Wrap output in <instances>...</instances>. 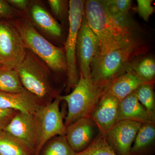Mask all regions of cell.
<instances>
[{
    "instance_id": "29",
    "label": "cell",
    "mask_w": 155,
    "mask_h": 155,
    "mask_svg": "<svg viewBox=\"0 0 155 155\" xmlns=\"http://www.w3.org/2000/svg\"><path fill=\"white\" fill-rule=\"evenodd\" d=\"M18 112L10 109L0 108V130H3Z\"/></svg>"
},
{
    "instance_id": "5",
    "label": "cell",
    "mask_w": 155,
    "mask_h": 155,
    "mask_svg": "<svg viewBox=\"0 0 155 155\" xmlns=\"http://www.w3.org/2000/svg\"><path fill=\"white\" fill-rule=\"evenodd\" d=\"M140 51L138 47L98 54L92 62L91 76L98 83H110L129 70L130 62Z\"/></svg>"
},
{
    "instance_id": "15",
    "label": "cell",
    "mask_w": 155,
    "mask_h": 155,
    "mask_svg": "<svg viewBox=\"0 0 155 155\" xmlns=\"http://www.w3.org/2000/svg\"><path fill=\"white\" fill-rule=\"evenodd\" d=\"M147 82H150L142 78L132 69H129L111 81L106 92L120 102L135 91L139 87Z\"/></svg>"
},
{
    "instance_id": "7",
    "label": "cell",
    "mask_w": 155,
    "mask_h": 155,
    "mask_svg": "<svg viewBox=\"0 0 155 155\" xmlns=\"http://www.w3.org/2000/svg\"><path fill=\"white\" fill-rule=\"evenodd\" d=\"M85 2L82 0L69 2V32L64 48L67 64V94L75 88L80 78L76 60V46L78 31L84 13Z\"/></svg>"
},
{
    "instance_id": "4",
    "label": "cell",
    "mask_w": 155,
    "mask_h": 155,
    "mask_svg": "<svg viewBox=\"0 0 155 155\" xmlns=\"http://www.w3.org/2000/svg\"><path fill=\"white\" fill-rule=\"evenodd\" d=\"M110 83H98L91 75L84 77L80 75L77 85L72 91L60 96L68 106V113L64 122L65 127L81 118H90Z\"/></svg>"
},
{
    "instance_id": "30",
    "label": "cell",
    "mask_w": 155,
    "mask_h": 155,
    "mask_svg": "<svg viewBox=\"0 0 155 155\" xmlns=\"http://www.w3.org/2000/svg\"><path fill=\"white\" fill-rule=\"evenodd\" d=\"M7 2L14 8L25 14L28 11L30 3L28 0H8Z\"/></svg>"
},
{
    "instance_id": "23",
    "label": "cell",
    "mask_w": 155,
    "mask_h": 155,
    "mask_svg": "<svg viewBox=\"0 0 155 155\" xmlns=\"http://www.w3.org/2000/svg\"><path fill=\"white\" fill-rule=\"evenodd\" d=\"M101 2L105 9L113 16L121 19L130 20L129 13L132 6V1L103 0Z\"/></svg>"
},
{
    "instance_id": "20",
    "label": "cell",
    "mask_w": 155,
    "mask_h": 155,
    "mask_svg": "<svg viewBox=\"0 0 155 155\" xmlns=\"http://www.w3.org/2000/svg\"><path fill=\"white\" fill-rule=\"evenodd\" d=\"M69 145L65 135L53 137L45 144L39 155H76Z\"/></svg>"
},
{
    "instance_id": "27",
    "label": "cell",
    "mask_w": 155,
    "mask_h": 155,
    "mask_svg": "<svg viewBox=\"0 0 155 155\" xmlns=\"http://www.w3.org/2000/svg\"><path fill=\"white\" fill-rule=\"evenodd\" d=\"M152 0H137V11L139 15L145 21H148L153 12Z\"/></svg>"
},
{
    "instance_id": "9",
    "label": "cell",
    "mask_w": 155,
    "mask_h": 155,
    "mask_svg": "<svg viewBox=\"0 0 155 155\" xmlns=\"http://www.w3.org/2000/svg\"><path fill=\"white\" fill-rule=\"evenodd\" d=\"M99 49L98 38L89 25L84 13L78 31L76 46L80 75L84 77L90 76L92 62L98 54Z\"/></svg>"
},
{
    "instance_id": "28",
    "label": "cell",
    "mask_w": 155,
    "mask_h": 155,
    "mask_svg": "<svg viewBox=\"0 0 155 155\" xmlns=\"http://www.w3.org/2000/svg\"><path fill=\"white\" fill-rule=\"evenodd\" d=\"M48 2L53 14L58 19H62L66 10V1L48 0Z\"/></svg>"
},
{
    "instance_id": "21",
    "label": "cell",
    "mask_w": 155,
    "mask_h": 155,
    "mask_svg": "<svg viewBox=\"0 0 155 155\" xmlns=\"http://www.w3.org/2000/svg\"><path fill=\"white\" fill-rule=\"evenodd\" d=\"M154 82H147L139 87L134 91L139 102L155 119V98Z\"/></svg>"
},
{
    "instance_id": "17",
    "label": "cell",
    "mask_w": 155,
    "mask_h": 155,
    "mask_svg": "<svg viewBox=\"0 0 155 155\" xmlns=\"http://www.w3.org/2000/svg\"><path fill=\"white\" fill-rule=\"evenodd\" d=\"M129 120L141 124L155 121L139 101L133 92L119 103L117 115V122Z\"/></svg>"
},
{
    "instance_id": "2",
    "label": "cell",
    "mask_w": 155,
    "mask_h": 155,
    "mask_svg": "<svg viewBox=\"0 0 155 155\" xmlns=\"http://www.w3.org/2000/svg\"><path fill=\"white\" fill-rule=\"evenodd\" d=\"M22 86L41 106L52 102L61 95L56 85L58 80L48 66L29 50L15 68Z\"/></svg>"
},
{
    "instance_id": "6",
    "label": "cell",
    "mask_w": 155,
    "mask_h": 155,
    "mask_svg": "<svg viewBox=\"0 0 155 155\" xmlns=\"http://www.w3.org/2000/svg\"><path fill=\"white\" fill-rule=\"evenodd\" d=\"M60 96L49 104L40 107L34 114L35 127L34 155H39L45 144L53 137L66 134L64 115L60 108L62 101Z\"/></svg>"
},
{
    "instance_id": "1",
    "label": "cell",
    "mask_w": 155,
    "mask_h": 155,
    "mask_svg": "<svg viewBox=\"0 0 155 155\" xmlns=\"http://www.w3.org/2000/svg\"><path fill=\"white\" fill-rule=\"evenodd\" d=\"M84 14L100 42L98 54L140 47L130 20L117 18L105 9L101 1H85Z\"/></svg>"
},
{
    "instance_id": "14",
    "label": "cell",
    "mask_w": 155,
    "mask_h": 155,
    "mask_svg": "<svg viewBox=\"0 0 155 155\" xmlns=\"http://www.w3.org/2000/svg\"><path fill=\"white\" fill-rule=\"evenodd\" d=\"M26 13L35 27L40 29L48 36L58 38L62 35L61 25L41 5L35 2H30Z\"/></svg>"
},
{
    "instance_id": "13",
    "label": "cell",
    "mask_w": 155,
    "mask_h": 155,
    "mask_svg": "<svg viewBox=\"0 0 155 155\" xmlns=\"http://www.w3.org/2000/svg\"><path fill=\"white\" fill-rule=\"evenodd\" d=\"M119 103V100L105 92L91 115L99 133L104 136L117 122Z\"/></svg>"
},
{
    "instance_id": "18",
    "label": "cell",
    "mask_w": 155,
    "mask_h": 155,
    "mask_svg": "<svg viewBox=\"0 0 155 155\" xmlns=\"http://www.w3.org/2000/svg\"><path fill=\"white\" fill-rule=\"evenodd\" d=\"M155 141V121L142 124L139 129L130 155H147L153 149Z\"/></svg>"
},
{
    "instance_id": "12",
    "label": "cell",
    "mask_w": 155,
    "mask_h": 155,
    "mask_svg": "<svg viewBox=\"0 0 155 155\" xmlns=\"http://www.w3.org/2000/svg\"><path fill=\"white\" fill-rule=\"evenodd\" d=\"M96 129V125L90 118H81L66 126L65 136L72 149L79 153L93 141L97 135Z\"/></svg>"
},
{
    "instance_id": "3",
    "label": "cell",
    "mask_w": 155,
    "mask_h": 155,
    "mask_svg": "<svg viewBox=\"0 0 155 155\" xmlns=\"http://www.w3.org/2000/svg\"><path fill=\"white\" fill-rule=\"evenodd\" d=\"M21 38L25 48L32 52L48 66L61 79L67 75L64 48L51 43L38 32L26 14L10 20Z\"/></svg>"
},
{
    "instance_id": "19",
    "label": "cell",
    "mask_w": 155,
    "mask_h": 155,
    "mask_svg": "<svg viewBox=\"0 0 155 155\" xmlns=\"http://www.w3.org/2000/svg\"><path fill=\"white\" fill-rule=\"evenodd\" d=\"M25 91L15 69L0 68V91L19 93Z\"/></svg>"
},
{
    "instance_id": "16",
    "label": "cell",
    "mask_w": 155,
    "mask_h": 155,
    "mask_svg": "<svg viewBox=\"0 0 155 155\" xmlns=\"http://www.w3.org/2000/svg\"><path fill=\"white\" fill-rule=\"evenodd\" d=\"M41 106L36 99L26 91L19 93L0 91V108L35 114Z\"/></svg>"
},
{
    "instance_id": "25",
    "label": "cell",
    "mask_w": 155,
    "mask_h": 155,
    "mask_svg": "<svg viewBox=\"0 0 155 155\" xmlns=\"http://www.w3.org/2000/svg\"><path fill=\"white\" fill-rule=\"evenodd\" d=\"M137 75L148 82H154L155 62L153 58H144L130 67Z\"/></svg>"
},
{
    "instance_id": "26",
    "label": "cell",
    "mask_w": 155,
    "mask_h": 155,
    "mask_svg": "<svg viewBox=\"0 0 155 155\" xmlns=\"http://www.w3.org/2000/svg\"><path fill=\"white\" fill-rule=\"evenodd\" d=\"M26 14L14 8L7 1L0 0V19L13 20Z\"/></svg>"
},
{
    "instance_id": "10",
    "label": "cell",
    "mask_w": 155,
    "mask_h": 155,
    "mask_svg": "<svg viewBox=\"0 0 155 155\" xmlns=\"http://www.w3.org/2000/svg\"><path fill=\"white\" fill-rule=\"evenodd\" d=\"M3 130L22 144L31 155H34L35 139L34 114L18 111Z\"/></svg>"
},
{
    "instance_id": "8",
    "label": "cell",
    "mask_w": 155,
    "mask_h": 155,
    "mask_svg": "<svg viewBox=\"0 0 155 155\" xmlns=\"http://www.w3.org/2000/svg\"><path fill=\"white\" fill-rule=\"evenodd\" d=\"M26 50L11 21L0 19V64L3 68L15 69L25 58Z\"/></svg>"
},
{
    "instance_id": "24",
    "label": "cell",
    "mask_w": 155,
    "mask_h": 155,
    "mask_svg": "<svg viewBox=\"0 0 155 155\" xmlns=\"http://www.w3.org/2000/svg\"><path fill=\"white\" fill-rule=\"evenodd\" d=\"M76 155H117L106 140L105 137L100 133L91 144Z\"/></svg>"
},
{
    "instance_id": "11",
    "label": "cell",
    "mask_w": 155,
    "mask_h": 155,
    "mask_svg": "<svg viewBox=\"0 0 155 155\" xmlns=\"http://www.w3.org/2000/svg\"><path fill=\"white\" fill-rule=\"evenodd\" d=\"M141 123L129 120L119 121L105 135L108 144L117 155H130Z\"/></svg>"
},
{
    "instance_id": "31",
    "label": "cell",
    "mask_w": 155,
    "mask_h": 155,
    "mask_svg": "<svg viewBox=\"0 0 155 155\" xmlns=\"http://www.w3.org/2000/svg\"><path fill=\"white\" fill-rule=\"evenodd\" d=\"M3 68V65L2 64H0V68Z\"/></svg>"
},
{
    "instance_id": "22",
    "label": "cell",
    "mask_w": 155,
    "mask_h": 155,
    "mask_svg": "<svg viewBox=\"0 0 155 155\" xmlns=\"http://www.w3.org/2000/svg\"><path fill=\"white\" fill-rule=\"evenodd\" d=\"M0 155H31L22 144L4 130H0Z\"/></svg>"
}]
</instances>
